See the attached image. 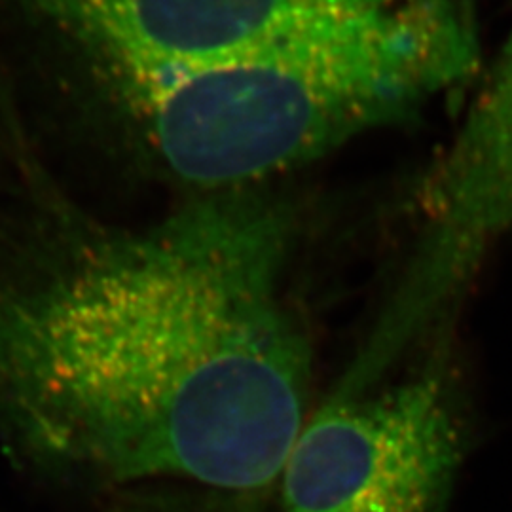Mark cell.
<instances>
[{
  "mask_svg": "<svg viewBox=\"0 0 512 512\" xmlns=\"http://www.w3.org/2000/svg\"><path fill=\"white\" fill-rule=\"evenodd\" d=\"M296 222L251 190L88 232L0 275V435L90 494L256 505L310 416Z\"/></svg>",
  "mask_w": 512,
  "mask_h": 512,
  "instance_id": "1",
  "label": "cell"
},
{
  "mask_svg": "<svg viewBox=\"0 0 512 512\" xmlns=\"http://www.w3.org/2000/svg\"><path fill=\"white\" fill-rule=\"evenodd\" d=\"M476 67L473 0H427L317 25L129 92L165 169L222 192L404 122Z\"/></svg>",
  "mask_w": 512,
  "mask_h": 512,
  "instance_id": "2",
  "label": "cell"
},
{
  "mask_svg": "<svg viewBox=\"0 0 512 512\" xmlns=\"http://www.w3.org/2000/svg\"><path fill=\"white\" fill-rule=\"evenodd\" d=\"M461 429L437 368L389 387L338 382L283 467V512H442L463 458Z\"/></svg>",
  "mask_w": 512,
  "mask_h": 512,
  "instance_id": "3",
  "label": "cell"
},
{
  "mask_svg": "<svg viewBox=\"0 0 512 512\" xmlns=\"http://www.w3.org/2000/svg\"><path fill=\"white\" fill-rule=\"evenodd\" d=\"M129 86L196 73L317 25L427 0H8Z\"/></svg>",
  "mask_w": 512,
  "mask_h": 512,
  "instance_id": "4",
  "label": "cell"
},
{
  "mask_svg": "<svg viewBox=\"0 0 512 512\" xmlns=\"http://www.w3.org/2000/svg\"><path fill=\"white\" fill-rule=\"evenodd\" d=\"M416 202L420 226L403 275L418 293L454 302L512 230V31Z\"/></svg>",
  "mask_w": 512,
  "mask_h": 512,
  "instance_id": "5",
  "label": "cell"
}]
</instances>
